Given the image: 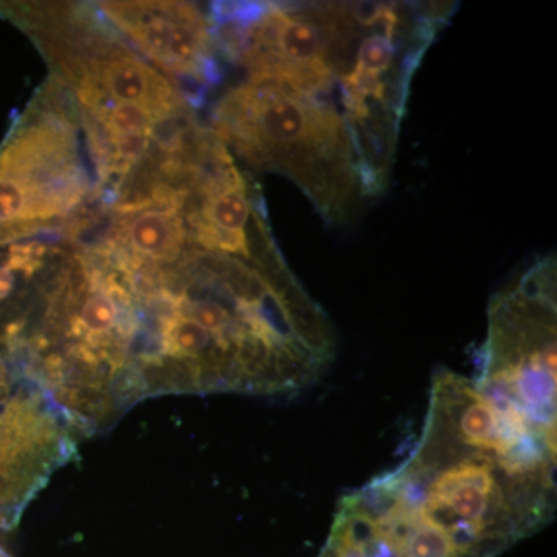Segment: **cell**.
Masks as SVG:
<instances>
[{"mask_svg": "<svg viewBox=\"0 0 557 557\" xmlns=\"http://www.w3.org/2000/svg\"><path fill=\"white\" fill-rule=\"evenodd\" d=\"M555 511L556 442L442 369L409 456L341 498L329 536L358 557H494Z\"/></svg>", "mask_w": 557, "mask_h": 557, "instance_id": "1", "label": "cell"}, {"mask_svg": "<svg viewBox=\"0 0 557 557\" xmlns=\"http://www.w3.org/2000/svg\"><path fill=\"white\" fill-rule=\"evenodd\" d=\"M214 124L249 163L298 183L330 223L354 218L368 197L346 123L309 94L252 76L220 101Z\"/></svg>", "mask_w": 557, "mask_h": 557, "instance_id": "2", "label": "cell"}, {"mask_svg": "<svg viewBox=\"0 0 557 557\" xmlns=\"http://www.w3.org/2000/svg\"><path fill=\"white\" fill-rule=\"evenodd\" d=\"M556 263L548 258L491 300L475 384L498 409L556 438Z\"/></svg>", "mask_w": 557, "mask_h": 557, "instance_id": "3", "label": "cell"}, {"mask_svg": "<svg viewBox=\"0 0 557 557\" xmlns=\"http://www.w3.org/2000/svg\"><path fill=\"white\" fill-rule=\"evenodd\" d=\"M0 178L24 199L35 228L67 214L87 189L72 131L53 119L11 137L0 150Z\"/></svg>", "mask_w": 557, "mask_h": 557, "instance_id": "4", "label": "cell"}, {"mask_svg": "<svg viewBox=\"0 0 557 557\" xmlns=\"http://www.w3.org/2000/svg\"><path fill=\"white\" fill-rule=\"evenodd\" d=\"M101 10L161 67L214 78L211 36L196 7L177 2H104Z\"/></svg>", "mask_w": 557, "mask_h": 557, "instance_id": "5", "label": "cell"}, {"mask_svg": "<svg viewBox=\"0 0 557 557\" xmlns=\"http://www.w3.org/2000/svg\"><path fill=\"white\" fill-rule=\"evenodd\" d=\"M86 57L81 62H67L64 69L76 81L87 108L134 104L164 119L177 110L178 98L171 84L129 50L102 42Z\"/></svg>", "mask_w": 557, "mask_h": 557, "instance_id": "6", "label": "cell"}, {"mask_svg": "<svg viewBox=\"0 0 557 557\" xmlns=\"http://www.w3.org/2000/svg\"><path fill=\"white\" fill-rule=\"evenodd\" d=\"M199 189L200 207L193 223L201 247L255 262H270L278 258L276 252L255 255L248 234L255 218L251 194L228 152L212 164L208 177L199 182Z\"/></svg>", "mask_w": 557, "mask_h": 557, "instance_id": "7", "label": "cell"}, {"mask_svg": "<svg viewBox=\"0 0 557 557\" xmlns=\"http://www.w3.org/2000/svg\"><path fill=\"white\" fill-rule=\"evenodd\" d=\"M119 237L134 265L159 267L180 258L186 230L175 209L146 207L121 222Z\"/></svg>", "mask_w": 557, "mask_h": 557, "instance_id": "8", "label": "cell"}]
</instances>
